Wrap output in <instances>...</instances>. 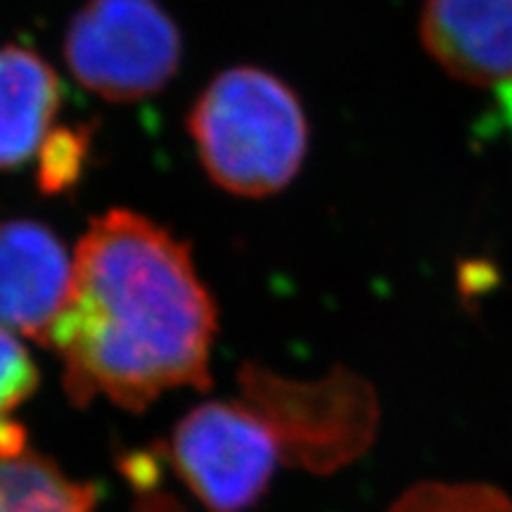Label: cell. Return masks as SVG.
<instances>
[{
  "label": "cell",
  "mask_w": 512,
  "mask_h": 512,
  "mask_svg": "<svg viewBox=\"0 0 512 512\" xmlns=\"http://www.w3.org/2000/svg\"><path fill=\"white\" fill-rule=\"evenodd\" d=\"M62 102L53 67L27 48H0V169H15L41 147Z\"/></svg>",
  "instance_id": "cell-8"
},
{
  "label": "cell",
  "mask_w": 512,
  "mask_h": 512,
  "mask_svg": "<svg viewBox=\"0 0 512 512\" xmlns=\"http://www.w3.org/2000/svg\"><path fill=\"white\" fill-rule=\"evenodd\" d=\"M38 380L41 375L27 347L0 325V427L15 422L12 413L34 396Z\"/></svg>",
  "instance_id": "cell-12"
},
{
  "label": "cell",
  "mask_w": 512,
  "mask_h": 512,
  "mask_svg": "<svg viewBox=\"0 0 512 512\" xmlns=\"http://www.w3.org/2000/svg\"><path fill=\"white\" fill-rule=\"evenodd\" d=\"M216 306L188 245L133 211L91 221L48 344L76 406L143 411L171 389H207Z\"/></svg>",
  "instance_id": "cell-1"
},
{
  "label": "cell",
  "mask_w": 512,
  "mask_h": 512,
  "mask_svg": "<svg viewBox=\"0 0 512 512\" xmlns=\"http://www.w3.org/2000/svg\"><path fill=\"white\" fill-rule=\"evenodd\" d=\"M240 387L247 406L271 427L283 460L316 475L363 456L380 425L375 389L347 368L316 382H294L247 363Z\"/></svg>",
  "instance_id": "cell-3"
},
{
  "label": "cell",
  "mask_w": 512,
  "mask_h": 512,
  "mask_svg": "<svg viewBox=\"0 0 512 512\" xmlns=\"http://www.w3.org/2000/svg\"><path fill=\"white\" fill-rule=\"evenodd\" d=\"M188 126L211 181L242 197L283 190L309 150V121L297 95L254 67L216 76L192 107Z\"/></svg>",
  "instance_id": "cell-2"
},
{
  "label": "cell",
  "mask_w": 512,
  "mask_h": 512,
  "mask_svg": "<svg viewBox=\"0 0 512 512\" xmlns=\"http://www.w3.org/2000/svg\"><path fill=\"white\" fill-rule=\"evenodd\" d=\"M64 57L100 98H150L174 79L181 34L157 0H88L69 24Z\"/></svg>",
  "instance_id": "cell-4"
},
{
  "label": "cell",
  "mask_w": 512,
  "mask_h": 512,
  "mask_svg": "<svg viewBox=\"0 0 512 512\" xmlns=\"http://www.w3.org/2000/svg\"><path fill=\"white\" fill-rule=\"evenodd\" d=\"M420 41L453 79L512 81V0H425Z\"/></svg>",
  "instance_id": "cell-7"
},
{
  "label": "cell",
  "mask_w": 512,
  "mask_h": 512,
  "mask_svg": "<svg viewBox=\"0 0 512 512\" xmlns=\"http://www.w3.org/2000/svg\"><path fill=\"white\" fill-rule=\"evenodd\" d=\"M389 512H512V498L491 484L420 482Z\"/></svg>",
  "instance_id": "cell-10"
},
{
  "label": "cell",
  "mask_w": 512,
  "mask_h": 512,
  "mask_svg": "<svg viewBox=\"0 0 512 512\" xmlns=\"http://www.w3.org/2000/svg\"><path fill=\"white\" fill-rule=\"evenodd\" d=\"M91 147L88 128H57L38 147V188L46 195L72 190L83 174Z\"/></svg>",
  "instance_id": "cell-11"
},
{
  "label": "cell",
  "mask_w": 512,
  "mask_h": 512,
  "mask_svg": "<svg viewBox=\"0 0 512 512\" xmlns=\"http://www.w3.org/2000/svg\"><path fill=\"white\" fill-rule=\"evenodd\" d=\"M0 512H95V489L38 453L0 456Z\"/></svg>",
  "instance_id": "cell-9"
},
{
  "label": "cell",
  "mask_w": 512,
  "mask_h": 512,
  "mask_svg": "<svg viewBox=\"0 0 512 512\" xmlns=\"http://www.w3.org/2000/svg\"><path fill=\"white\" fill-rule=\"evenodd\" d=\"M171 460L209 512H247L268 491L283 456L252 406L209 401L176 425Z\"/></svg>",
  "instance_id": "cell-5"
},
{
  "label": "cell",
  "mask_w": 512,
  "mask_h": 512,
  "mask_svg": "<svg viewBox=\"0 0 512 512\" xmlns=\"http://www.w3.org/2000/svg\"><path fill=\"white\" fill-rule=\"evenodd\" d=\"M74 264L53 230L36 221L0 223V325L48 344L72 290Z\"/></svg>",
  "instance_id": "cell-6"
}]
</instances>
